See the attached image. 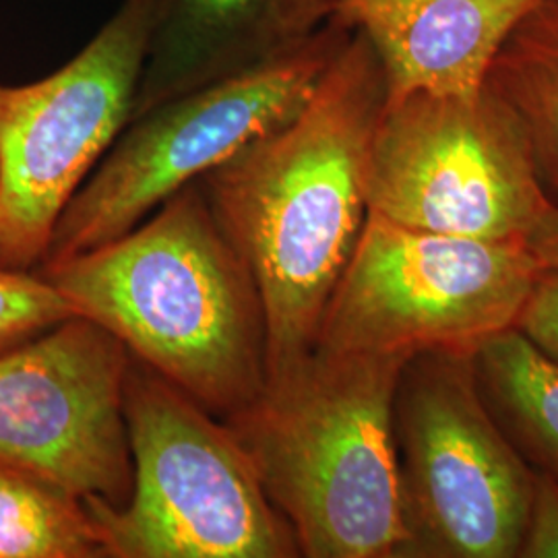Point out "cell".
Instances as JSON below:
<instances>
[{
    "instance_id": "obj_11",
    "label": "cell",
    "mask_w": 558,
    "mask_h": 558,
    "mask_svg": "<svg viewBox=\"0 0 558 558\" xmlns=\"http://www.w3.org/2000/svg\"><path fill=\"white\" fill-rule=\"evenodd\" d=\"M338 0H163L131 119L311 40Z\"/></svg>"
},
{
    "instance_id": "obj_4",
    "label": "cell",
    "mask_w": 558,
    "mask_h": 558,
    "mask_svg": "<svg viewBox=\"0 0 558 558\" xmlns=\"http://www.w3.org/2000/svg\"><path fill=\"white\" fill-rule=\"evenodd\" d=\"M122 412L133 493L87 499L106 558H296L288 519L226 422L131 356Z\"/></svg>"
},
{
    "instance_id": "obj_15",
    "label": "cell",
    "mask_w": 558,
    "mask_h": 558,
    "mask_svg": "<svg viewBox=\"0 0 558 558\" xmlns=\"http://www.w3.org/2000/svg\"><path fill=\"white\" fill-rule=\"evenodd\" d=\"M0 558H106L85 499L0 461Z\"/></svg>"
},
{
    "instance_id": "obj_18",
    "label": "cell",
    "mask_w": 558,
    "mask_h": 558,
    "mask_svg": "<svg viewBox=\"0 0 558 558\" xmlns=\"http://www.w3.org/2000/svg\"><path fill=\"white\" fill-rule=\"evenodd\" d=\"M519 558H558V482L544 474L536 478Z\"/></svg>"
},
{
    "instance_id": "obj_8",
    "label": "cell",
    "mask_w": 558,
    "mask_h": 558,
    "mask_svg": "<svg viewBox=\"0 0 558 558\" xmlns=\"http://www.w3.org/2000/svg\"><path fill=\"white\" fill-rule=\"evenodd\" d=\"M163 0H122L34 83H0V269L36 271L69 201L129 124Z\"/></svg>"
},
{
    "instance_id": "obj_7",
    "label": "cell",
    "mask_w": 558,
    "mask_h": 558,
    "mask_svg": "<svg viewBox=\"0 0 558 558\" xmlns=\"http://www.w3.org/2000/svg\"><path fill=\"white\" fill-rule=\"evenodd\" d=\"M542 269L525 239L449 236L368 211L315 345L368 354L476 350L518 325Z\"/></svg>"
},
{
    "instance_id": "obj_2",
    "label": "cell",
    "mask_w": 558,
    "mask_h": 558,
    "mask_svg": "<svg viewBox=\"0 0 558 558\" xmlns=\"http://www.w3.org/2000/svg\"><path fill=\"white\" fill-rule=\"evenodd\" d=\"M36 274L216 418L267 383L259 286L197 180L124 236Z\"/></svg>"
},
{
    "instance_id": "obj_3",
    "label": "cell",
    "mask_w": 558,
    "mask_h": 558,
    "mask_svg": "<svg viewBox=\"0 0 558 558\" xmlns=\"http://www.w3.org/2000/svg\"><path fill=\"white\" fill-rule=\"evenodd\" d=\"M410 356L315 345L223 420L292 525L300 557L399 558L393 399Z\"/></svg>"
},
{
    "instance_id": "obj_14",
    "label": "cell",
    "mask_w": 558,
    "mask_h": 558,
    "mask_svg": "<svg viewBox=\"0 0 558 558\" xmlns=\"http://www.w3.org/2000/svg\"><path fill=\"white\" fill-rule=\"evenodd\" d=\"M484 89L518 119L558 207V0H542L519 21L490 62Z\"/></svg>"
},
{
    "instance_id": "obj_13",
    "label": "cell",
    "mask_w": 558,
    "mask_h": 558,
    "mask_svg": "<svg viewBox=\"0 0 558 558\" xmlns=\"http://www.w3.org/2000/svg\"><path fill=\"white\" fill-rule=\"evenodd\" d=\"M482 396L525 461L558 482V364L518 327L474 350Z\"/></svg>"
},
{
    "instance_id": "obj_5",
    "label": "cell",
    "mask_w": 558,
    "mask_h": 558,
    "mask_svg": "<svg viewBox=\"0 0 558 558\" xmlns=\"http://www.w3.org/2000/svg\"><path fill=\"white\" fill-rule=\"evenodd\" d=\"M399 558H519L538 472L482 396L474 350L410 356L393 399Z\"/></svg>"
},
{
    "instance_id": "obj_12",
    "label": "cell",
    "mask_w": 558,
    "mask_h": 558,
    "mask_svg": "<svg viewBox=\"0 0 558 558\" xmlns=\"http://www.w3.org/2000/svg\"><path fill=\"white\" fill-rule=\"evenodd\" d=\"M542 0H338L336 17L379 59L387 101L474 94L502 41Z\"/></svg>"
},
{
    "instance_id": "obj_6",
    "label": "cell",
    "mask_w": 558,
    "mask_h": 558,
    "mask_svg": "<svg viewBox=\"0 0 558 558\" xmlns=\"http://www.w3.org/2000/svg\"><path fill=\"white\" fill-rule=\"evenodd\" d=\"M352 32L333 17L296 50L129 120L69 201L40 265L124 236L182 186L288 122L311 98Z\"/></svg>"
},
{
    "instance_id": "obj_1",
    "label": "cell",
    "mask_w": 558,
    "mask_h": 558,
    "mask_svg": "<svg viewBox=\"0 0 558 558\" xmlns=\"http://www.w3.org/2000/svg\"><path fill=\"white\" fill-rule=\"evenodd\" d=\"M387 85L352 32L299 112L197 184L259 286L267 379L304 359L368 218V163Z\"/></svg>"
},
{
    "instance_id": "obj_10",
    "label": "cell",
    "mask_w": 558,
    "mask_h": 558,
    "mask_svg": "<svg viewBox=\"0 0 558 558\" xmlns=\"http://www.w3.org/2000/svg\"><path fill=\"white\" fill-rule=\"evenodd\" d=\"M129 359L117 336L81 315L0 354V461L122 507L133 493Z\"/></svg>"
},
{
    "instance_id": "obj_16",
    "label": "cell",
    "mask_w": 558,
    "mask_h": 558,
    "mask_svg": "<svg viewBox=\"0 0 558 558\" xmlns=\"http://www.w3.org/2000/svg\"><path fill=\"white\" fill-rule=\"evenodd\" d=\"M77 315L75 306L36 271L0 269V354Z\"/></svg>"
},
{
    "instance_id": "obj_9",
    "label": "cell",
    "mask_w": 558,
    "mask_h": 558,
    "mask_svg": "<svg viewBox=\"0 0 558 558\" xmlns=\"http://www.w3.org/2000/svg\"><path fill=\"white\" fill-rule=\"evenodd\" d=\"M548 199L513 112L488 89L385 101L368 163V211L399 226L525 239Z\"/></svg>"
},
{
    "instance_id": "obj_19",
    "label": "cell",
    "mask_w": 558,
    "mask_h": 558,
    "mask_svg": "<svg viewBox=\"0 0 558 558\" xmlns=\"http://www.w3.org/2000/svg\"><path fill=\"white\" fill-rule=\"evenodd\" d=\"M527 246L546 269H558V207L550 205L525 236Z\"/></svg>"
},
{
    "instance_id": "obj_17",
    "label": "cell",
    "mask_w": 558,
    "mask_h": 558,
    "mask_svg": "<svg viewBox=\"0 0 558 558\" xmlns=\"http://www.w3.org/2000/svg\"><path fill=\"white\" fill-rule=\"evenodd\" d=\"M515 327L558 364V269H542Z\"/></svg>"
}]
</instances>
